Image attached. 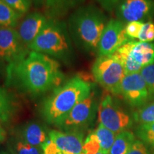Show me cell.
<instances>
[{"label":"cell","instance_id":"cell-1","mask_svg":"<svg viewBox=\"0 0 154 154\" xmlns=\"http://www.w3.org/2000/svg\"><path fill=\"white\" fill-rule=\"evenodd\" d=\"M7 84H16L32 94L45 93L61 86L64 79L60 64L52 57L30 51L17 64L7 66Z\"/></svg>","mask_w":154,"mask_h":154},{"label":"cell","instance_id":"cell-2","mask_svg":"<svg viewBox=\"0 0 154 154\" xmlns=\"http://www.w3.org/2000/svg\"><path fill=\"white\" fill-rule=\"evenodd\" d=\"M91 91V83L79 76L71 79L54 89L44 101L42 109L43 117L49 124L56 126Z\"/></svg>","mask_w":154,"mask_h":154},{"label":"cell","instance_id":"cell-3","mask_svg":"<svg viewBox=\"0 0 154 154\" xmlns=\"http://www.w3.org/2000/svg\"><path fill=\"white\" fill-rule=\"evenodd\" d=\"M103 13L92 5L78 9L69 21L70 35L76 45L86 52L97 51L100 38L107 24Z\"/></svg>","mask_w":154,"mask_h":154},{"label":"cell","instance_id":"cell-4","mask_svg":"<svg viewBox=\"0 0 154 154\" xmlns=\"http://www.w3.org/2000/svg\"><path fill=\"white\" fill-rule=\"evenodd\" d=\"M29 49L64 61L68 60L72 52L71 39L64 25L49 19Z\"/></svg>","mask_w":154,"mask_h":154},{"label":"cell","instance_id":"cell-5","mask_svg":"<svg viewBox=\"0 0 154 154\" xmlns=\"http://www.w3.org/2000/svg\"><path fill=\"white\" fill-rule=\"evenodd\" d=\"M94 79L106 91L119 95L122 80L126 76L120 61L114 55L99 56L91 68Z\"/></svg>","mask_w":154,"mask_h":154},{"label":"cell","instance_id":"cell-6","mask_svg":"<svg viewBox=\"0 0 154 154\" xmlns=\"http://www.w3.org/2000/svg\"><path fill=\"white\" fill-rule=\"evenodd\" d=\"M99 106L94 91L81 101L56 126L65 132H82L93 122Z\"/></svg>","mask_w":154,"mask_h":154},{"label":"cell","instance_id":"cell-7","mask_svg":"<svg viewBox=\"0 0 154 154\" xmlns=\"http://www.w3.org/2000/svg\"><path fill=\"white\" fill-rule=\"evenodd\" d=\"M99 124L115 134L128 131L133 125V119L109 94L106 95L98 109Z\"/></svg>","mask_w":154,"mask_h":154},{"label":"cell","instance_id":"cell-8","mask_svg":"<svg viewBox=\"0 0 154 154\" xmlns=\"http://www.w3.org/2000/svg\"><path fill=\"white\" fill-rule=\"evenodd\" d=\"M30 52L23 44L17 29L11 26H0V58L7 66L22 61Z\"/></svg>","mask_w":154,"mask_h":154},{"label":"cell","instance_id":"cell-9","mask_svg":"<svg viewBox=\"0 0 154 154\" xmlns=\"http://www.w3.org/2000/svg\"><path fill=\"white\" fill-rule=\"evenodd\" d=\"M124 23L111 19L107 22L100 38L97 52L99 56L113 55L121 47L130 41L126 34Z\"/></svg>","mask_w":154,"mask_h":154},{"label":"cell","instance_id":"cell-10","mask_svg":"<svg viewBox=\"0 0 154 154\" xmlns=\"http://www.w3.org/2000/svg\"><path fill=\"white\" fill-rule=\"evenodd\" d=\"M119 95L133 107H140L149 99L150 93L140 73L126 75L122 80Z\"/></svg>","mask_w":154,"mask_h":154},{"label":"cell","instance_id":"cell-11","mask_svg":"<svg viewBox=\"0 0 154 154\" xmlns=\"http://www.w3.org/2000/svg\"><path fill=\"white\" fill-rule=\"evenodd\" d=\"M116 14L123 22H151L154 17V1L123 0L116 7Z\"/></svg>","mask_w":154,"mask_h":154},{"label":"cell","instance_id":"cell-12","mask_svg":"<svg viewBox=\"0 0 154 154\" xmlns=\"http://www.w3.org/2000/svg\"><path fill=\"white\" fill-rule=\"evenodd\" d=\"M48 19L39 12H32L26 15L16 29L23 44L29 49L31 44L41 32Z\"/></svg>","mask_w":154,"mask_h":154},{"label":"cell","instance_id":"cell-13","mask_svg":"<svg viewBox=\"0 0 154 154\" xmlns=\"http://www.w3.org/2000/svg\"><path fill=\"white\" fill-rule=\"evenodd\" d=\"M49 137L57 148L68 154H82L84 146L83 132H65L52 130Z\"/></svg>","mask_w":154,"mask_h":154},{"label":"cell","instance_id":"cell-14","mask_svg":"<svg viewBox=\"0 0 154 154\" xmlns=\"http://www.w3.org/2000/svg\"><path fill=\"white\" fill-rule=\"evenodd\" d=\"M130 54L134 60L142 67L154 63V42H141L131 40Z\"/></svg>","mask_w":154,"mask_h":154},{"label":"cell","instance_id":"cell-15","mask_svg":"<svg viewBox=\"0 0 154 154\" xmlns=\"http://www.w3.org/2000/svg\"><path fill=\"white\" fill-rule=\"evenodd\" d=\"M22 140L37 147H42L49 138V134H47L43 127L36 123H30L26 125L22 131Z\"/></svg>","mask_w":154,"mask_h":154},{"label":"cell","instance_id":"cell-16","mask_svg":"<svg viewBox=\"0 0 154 154\" xmlns=\"http://www.w3.org/2000/svg\"><path fill=\"white\" fill-rule=\"evenodd\" d=\"M136 140L134 133L124 131L116 135L109 154H126Z\"/></svg>","mask_w":154,"mask_h":154},{"label":"cell","instance_id":"cell-17","mask_svg":"<svg viewBox=\"0 0 154 154\" xmlns=\"http://www.w3.org/2000/svg\"><path fill=\"white\" fill-rule=\"evenodd\" d=\"M93 133L99 142L100 152L103 154H109L117 134L108 129L101 124H99Z\"/></svg>","mask_w":154,"mask_h":154},{"label":"cell","instance_id":"cell-18","mask_svg":"<svg viewBox=\"0 0 154 154\" xmlns=\"http://www.w3.org/2000/svg\"><path fill=\"white\" fill-rule=\"evenodd\" d=\"M21 17L22 14L14 10L3 0H0V26L16 28Z\"/></svg>","mask_w":154,"mask_h":154},{"label":"cell","instance_id":"cell-19","mask_svg":"<svg viewBox=\"0 0 154 154\" xmlns=\"http://www.w3.org/2000/svg\"><path fill=\"white\" fill-rule=\"evenodd\" d=\"M14 111L11 96L5 89L0 87V122H7Z\"/></svg>","mask_w":154,"mask_h":154},{"label":"cell","instance_id":"cell-20","mask_svg":"<svg viewBox=\"0 0 154 154\" xmlns=\"http://www.w3.org/2000/svg\"><path fill=\"white\" fill-rule=\"evenodd\" d=\"M134 119L140 125L154 122V102L140 108L134 113Z\"/></svg>","mask_w":154,"mask_h":154},{"label":"cell","instance_id":"cell-21","mask_svg":"<svg viewBox=\"0 0 154 154\" xmlns=\"http://www.w3.org/2000/svg\"><path fill=\"white\" fill-rule=\"evenodd\" d=\"M136 136L145 144L154 146V122L142 124L138 127L136 131Z\"/></svg>","mask_w":154,"mask_h":154},{"label":"cell","instance_id":"cell-22","mask_svg":"<svg viewBox=\"0 0 154 154\" xmlns=\"http://www.w3.org/2000/svg\"><path fill=\"white\" fill-rule=\"evenodd\" d=\"M11 154H44V151L42 147L32 146L21 139L14 143Z\"/></svg>","mask_w":154,"mask_h":154},{"label":"cell","instance_id":"cell-23","mask_svg":"<svg viewBox=\"0 0 154 154\" xmlns=\"http://www.w3.org/2000/svg\"><path fill=\"white\" fill-rule=\"evenodd\" d=\"M140 74L145 81L151 96H154V63L144 66Z\"/></svg>","mask_w":154,"mask_h":154},{"label":"cell","instance_id":"cell-24","mask_svg":"<svg viewBox=\"0 0 154 154\" xmlns=\"http://www.w3.org/2000/svg\"><path fill=\"white\" fill-rule=\"evenodd\" d=\"M99 151L100 146L99 142L94 133L91 132L84 140L82 154H96Z\"/></svg>","mask_w":154,"mask_h":154},{"label":"cell","instance_id":"cell-25","mask_svg":"<svg viewBox=\"0 0 154 154\" xmlns=\"http://www.w3.org/2000/svg\"><path fill=\"white\" fill-rule=\"evenodd\" d=\"M14 10L21 14H26L29 10L32 0H3Z\"/></svg>","mask_w":154,"mask_h":154},{"label":"cell","instance_id":"cell-26","mask_svg":"<svg viewBox=\"0 0 154 154\" xmlns=\"http://www.w3.org/2000/svg\"><path fill=\"white\" fill-rule=\"evenodd\" d=\"M141 42H151L154 41V23L147 22L144 23L138 37Z\"/></svg>","mask_w":154,"mask_h":154},{"label":"cell","instance_id":"cell-27","mask_svg":"<svg viewBox=\"0 0 154 154\" xmlns=\"http://www.w3.org/2000/svg\"><path fill=\"white\" fill-rule=\"evenodd\" d=\"M143 24L144 22H139V21H134V22L127 23L125 26V30H126V34L128 37L130 39L138 38Z\"/></svg>","mask_w":154,"mask_h":154},{"label":"cell","instance_id":"cell-28","mask_svg":"<svg viewBox=\"0 0 154 154\" xmlns=\"http://www.w3.org/2000/svg\"><path fill=\"white\" fill-rule=\"evenodd\" d=\"M126 154H151L146 144L140 140H136Z\"/></svg>","mask_w":154,"mask_h":154},{"label":"cell","instance_id":"cell-29","mask_svg":"<svg viewBox=\"0 0 154 154\" xmlns=\"http://www.w3.org/2000/svg\"><path fill=\"white\" fill-rule=\"evenodd\" d=\"M105 10L111 11L116 8L123 0H96Z\"/></svg>","mask_w":154,"mask_h":154},{"label":"cell","instance_id":"cell-30","mask_svg":"<svg viewBox=\"0 0 154 154\" xmlns=\"http://www.w3.org/2000/svg\"><path fill=\"white\" fill-rule=\"evenodd\" d=\"M6 73H7V64L5 61L0 58V79H2L5 76L6 78Z\"/></svg>","mask_w":154,"mask_h":154},{"label":"cell","instance_id":"cell-31","mask_svg":"<svg viewBox=\"0 0 154 154\" xmlns=\"http://www.w3.org/2000/svg\"><path fill=\"white\" fill-rule=\"evenodd\" d=\"M59 1V0H45L46 4H47V6L48 7L54 6Z\"/></svg>","mask_w":154,"mask_h":154},{"label":"cell","instance_id":"cell-32","mask_svg":"<svg viewBox=\"0 0 154 154\" xmlns=\"http://www.w3.org/2000/svg\"><path fill=\"white\" fill-rule=\"evenodd\" d=\"M5 138V132L4 128H2L1 125V122H0V141H2Z\"/></svg>","mask_w":154,"mask_h":154},{"label":"cell","instance_id":"cell-33","mask_svg":"<svg viewBox=\"0 0 154 154\" xmlns=\"http://www.w3.org/2000/svg\"><path fill=\"white\" fill-rule=\"evenodd\" d=\"M32 1L36 5L38 6V5H41L45 1V0H32Z\"/></svg>","mask_w":154,"mask_h":154},{"label":"cell","instance_id":"cell-34","mask_svg":"<svg viewBox=\"0 0 154 154\" xmlns=\"http://www.w3.org/2000/svg\"><path fill=\"white\" fill-rule=\"evenodd\" d=\"M96 154H103V153H101V152H100V151H99V153H97Z\"/></svg>","mask_w":154,"mask_h":154},{"label":"cell","instance_id":"cell-35","mask_svg":"<svg viewBox=\"0 0 154 154\" xmlns=\"http://www.w3.org/2000/svg\"><path fill=\"white\" fill-rule=\"evenodd\" d=\"M62 154H68V153H63Z\"/></svg>","mask_w":154,"mask_h":154},{"label":"cell","instance_id":"cell-36","mask_svg":"<svg viewBox=\"0 0 154 154\" xmlns=\"http://www.w3.org/2000/svg\"><path fill=\"white\" fill-rule=\"evenodd\" d=\"M152 154H154V151H153V153H152Z\"/></svg>","mask_w":154,"mask_h":154},{"label":"cell","instance_id":"cell-37","mask_svg":"<svg viewBox=\"0 0 154 154\" xmlns=\"http://www.w3.org/2000/svg\"><path fill=\"white\" fill-rule=\"evenodd\" d=\"M153 149H154V146H153Z\"/></svg>","mask_w":154,"mask_h":154}]
</instances>
